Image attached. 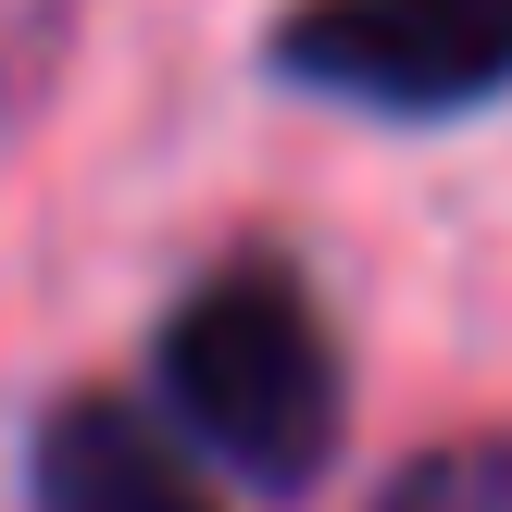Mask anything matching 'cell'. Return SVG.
<instances>
[{"label":"cell","mask_w":512,"mask_h":512,"mask_svg":"<svg viewBox=\"0 0 512 512\" xmlns=\"http://www.w3.org/2000/svg\"><path fill=\"white\" fill-rule=\"evenodd\" d=\"M25 512H225L200 488V450L163 425V400L75 388L25 438Z\"/></svg>","instance_id":"cell-3"},{"label":"cell","mask_w":512,"mask_h":512,"mask_svg":"<svg viewBox=\"0 0 512 512\" xmlns=\"http://www.w3.org/2000/svg\"><path fill=\"white\" fill-rule=\"evenodd\" d=\"M375 512H512V438H438L375 488Z\"/></svg>","instance_id":"cell-4"},{"label":"cell","mask_w":512,"mask_h":512,"mask_svg":"<svg viewBox=\"0 0 512 512\" xmlns=\"http://www.w3.org/2000/svg\"><path fill=\"white\" fill-rule=\"evenodd\" d=\"M150 400L200 463H225L263 500H300L338 463V425H350V375H338V338H325L300 263L225 250L150 338Z\"/></svg>","instance_id":"cell-1"},{"label":"cell","mask_w":512,"mask_h":512,"mask_svg":"<svg viewBox=\"0 0 512 512\" xmlns=\"http://www.w3.org/2000/svg\"><path fill=\"white\" fill-rule=\"evenodd\" d=\"M263 63L350 113L450 125L512 88V0H288Z\"/></svg>","instance_id":"cell-2"}]
</instances>
